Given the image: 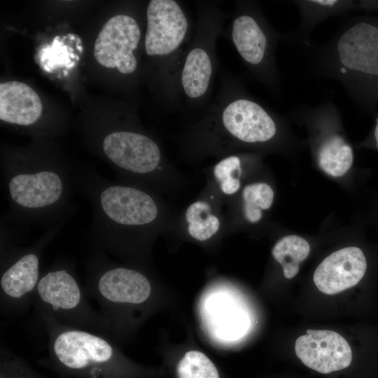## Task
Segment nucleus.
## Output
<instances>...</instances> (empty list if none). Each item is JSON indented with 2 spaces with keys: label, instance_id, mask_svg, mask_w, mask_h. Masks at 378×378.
Masks as SVG:
<instances>
[{
  "label": "nucleus",
  "instance_id": "obj_22",
  "mask_svg": "<svg viewBox=\"0 0 378 378\" xmlns=\"http://www.w3.org/2000/svg\"><path fill=\"white\" fill-rule=\"evenodd\" d=\"M274 200V191L265 183H254L242 191L243 211L250 223H257L262 218V211L270 209Z\"/></svg>",
  "mask_w": 378,
  "mask_h": 378
},
{
  "label": "nucleus",
  "instance_id": "obj_2",
  "mask_svg": "<svg viewBox=\"0 0 378 378\" xmlns=\"http://www.w3.org/2000/svg\"><path fill=\"white\" fill-rule=\"evenodd\" d=\"M311 74L340 83L365 112L378 105V13L344 17L326 43L307 50Z\"/></svg>",
  "mask_w": 378,
  "mask_h": 378
},
{
  "label": "nucleus",
  "instance_id": "obj_4",
  "mask_svg": "<svg viewBox=\"0 0 378 378\" xmlns=\"http://www.w3.org/2000/svg\"><path fill=\"white\" fill-rule=\"evenodd\" d=\"M48 337L47 365L77 378H122L123 358L113 341L102 335L62 323L35 308Z\"/></svg>",
  "mask_w": 378,
  "mask_h": 378
},
{
  "label": "nucleus",
  "instance_id": "obj_25",
  "mask_svg": "<svg viewBox=\"0 0 378 378\" xmlns=\"http://www.w3.org/2000/svg\"><path fill=\"white\" fill-rule=\"evenodd\" d=\"M0 378H46L34 371L4 344L0 348Z\"/></svg>",
  "mask_w": 378,
  "mask_h": 378
},
{
  "label": "nucleus",
  "instance_id": "obj_11",
  "mask_svg": "<svg viewBox=\"0 0 378 378\" xmlns=\"http://www.w3.org/2000/svg\"><path fill=\"white\" fill-rule=\"evenodd\" d=\"M146 15V53L162 56L173 52L182 43L188 26L179 5L173 0H152Z\"/></svg>",
  "mask_w": 378,
  "mask_h": 378
},
{
  "label": "nucleus",
  "instance_id": "obj_16",
  "mask_svg": "<svg viewBox=\"0 0 378 378\" xmlns=\"http://www.w3.org/2000/svg\"><path fill=\"white\" fill-rule=\"evenodd\" d=\"M43 111L38 94L28 85L17 81L0 84V119L18 126L34 125Z\"/></svg>",
  "mask_w": 378,
  "mask_h": 378
},
{
  "label": "nucleus",
  "instance_id": "obj_8",
  "mask_svg": "<svg viewBox=\"0 0 378 378\" xmlns=\"http://www.w3.org/2000/svg\"><path fill=\"white\" fill-rule=\"evenodd\" d=\"M100 148L122 182L148 188L162 184V154L150 136L135 131L113 130L103 136Z\"/></svg>",
  "mask_w": 378,
  "mask_h": 378
},
{
  "label": "nucleus",
  "instance_id": "obj_9",
  "mask_svg": "<svg viewBox=\"0 0 378 378\" xmlns=\"http://www.w3.org/2000/svg\"><path fill=\"white\" fill-rule=\"evenodd\" d=\"M141 31L136 20L119 14L110 18L100 30L94 46L97 62L106 68H116L123 74L137 66L133 50L137 48Z\"/></svg>",
  "mask_w": 378,
  "mask_h": 378
},
{
  "label": "nucleus",
  "instance_id": "obj_10",
  "mask_svg": "<svg viewBox=\"0 0 378 378\" xmlns=\"http://www.w3.org/2000/svg\"><path fill=\"white\" fill-rule=\"evenodd\" d=\"M222 122L231 136L250 144L274 140L280 127V120L260 104L246 97L230 103L223 112Z\"/></svg>",
  "mask_w": 378,
  "mask_h": 378
},
{
  "label": "nucleus",
  "instance_id": "obj_18",
  "mask_svg": "<svg viewBox=\"0 0 378 378\" xmlns=\"http://www.w3.org/2000/svg\"><path fill=\"white\" fill-rule=\"evenodd\" d=\"M211 72V62L207 52L200 48L192 49L186 57L181 76L186 94L190 98L204 94L208 88Z\"/></svg>",
  "mask_w": 378,
  "mask_h": 378
},
{
  "label": "nucleus",
  "instance_id": "obj_3",
  "mask_svg": "<svg viewBox=\"0 0 378 378\" xmlns=\"http://www.w3.org/2000/svg\"><path fill=\"white\" fill-rule=\"evenodd\" d=\"M8 210L6 220L48 227L69 218L75 170L59 159L18 154L3 160Z\"/></svg>",
  "mask_w": 378,
  "mask_h": 378
},
{
  "label": "nucleus",
  "instance_id": "obj_7",
  "mask_svg": "<svg viewBox=\"0 0 378 378\" xmlns=\"http://www.w3.org/2000/svg\"><path fill=\"white\" fill-rule=\"evenodd\" d=\"M69 218L48 227L32 245L18 246L5 221L1 222L0 307L5 316L18 315L32 304L38 283L42 252Z\"/></svg>",
  "mask_w": 378,
  "mask_h": 378
},
{
  "label": "nucleus",
  "instance_id": "obj_20",
  "mask_svg": "<svg viewBox=\"0 0 378 378\" xmlns=\"http://www.w3.org/2000/svg\"><path fill=\"white\" fill-rule=\"evenodd\" d=\"M185 220L189 235L200 241L211 239L220 227V220L212 212L211 204L202 200L195 201L188 206Z\"/></svg>",
  "mask_w": 378,
  "mask_h": 378
},
{
  "label": "nucleus",
  "instance_id": "obj_23",
  "mask_svg": "<svg viewBox=\"0 0 378 378\" xmlns=\"http://www.w3.org/2000/svg\"><path fill=\"white\" fill-rule=\"evenodd\" d=\"M176 372L178 378H220L212 361L198 351L186 352L178 363Z\"/></svg>",
  "mask_w": 378,
  "mask_h": 378
},
{
  "label": "nucleus",
  "instance_id": "obj_5",
  "mask_svg": "<svg viewBox=\"0 0 378 378\" xmlns=\"http://www.w3.org/2000/svg\"><path fill=\"white\" fill-rule=\"evenodd\" d=\"M84 290L98 303L114 340L124 310L145 304L151 296L152 285L138 270L116 264L105 253L92 251L87 260Z\"/></svg>",
  "mask_w": 378,
  "mask_h": 378
},
{
  "label": "nucleus",
  "instance_id": "obj_1",
  "mask_svg": "<svg viewBox=\"0 0 378 378\" xmlns=\"http://www.w3.org/2000/svg\"><path fill=\"white\" fill-rule=\"evenodd\" d=\"M75 186L90 203L92 251L128 258L161 229L163 208L150 188L112 182L91 169L75 170Z\"/></svg>",
  "mask_w": 378,
  "mask_h": 378
},
{
  "label": "nucleus",
  "instance_id": "obj_14",
  "mask_svg": "<svg viewBox=\"0 0 378 378\" xmlns=\"http://www.w3.org/2000/svg\"><path fill=\"white\" fill-rule=\"evenodd\" d=\"M232 38L239 54L248 64L265 69L274 80L278 78L272 50L279 36L271 35L256 16L244 13L233 22Z\"/></svg>",
  "mask_w": 378,
  "mask_h": 378
},
{
  "label": "nucleus",
  "instance_id": "obj_19",
  "mask_svg": "<svg viewBox=\"0 0 378 378\" xmlns=\"http://www.w3.org/2000/svg\"><path fill=\"white\" fill-rule=\"evenodd\" d=\"M213 326L217 335L226 340H234L246 330L248 320L245 312L222 298H216L209 304Z\"/></svg>",
  "mask_w": 378,
  "mask_h": 378
},
{
  "label": "nucleus",
  "instance_id": "obj_21",
  "mask_svg": "<svg viewBox=\"0 0 378 378\" xmlns=\"http://www.w3.org/2000/svg\"><path fill=\"white\" fill-rule=\"evenodd\" d=\"M310 251L309 243L297 235H288L279 239L272 248L274 258L281 265L286 279L293 278L298 272L300 262Z\"/></svg>",
  "mask_w": 378,
  "mask_h": 378
},
{
  "label": "nucleus",
  "instance_id": "obj_13",
  "mask_svg": "<svg viewBox=\"0 0 378 378\" xmlns=\"http://www.w3.org/2000/svg\"><path fill=\"white\" fill-rule=\"evenodd\" d=\"M368 269L364 251L357 246H349L326 257L316 269L313 280L322 293L336 294L359 284Z\"/></svg>",
  "mask_w": 378,
  "mask_h": 378
},
{
  "label": "nucleus",
  "instance_id": "obj_17",
  "mask_svg": "<svg viewBox=\"0 0 378 378\" xmlns=\"http://www.w3.org/2000/svg\"><path fill=\"white\" fill-rule=\"evenodd\" d=\"M300 15V24L294 31L284 38L290 43L306 48L312 44L310 35L323 21L334 16H344L353 10H359V1L354 0H296L292 1Z\"/></svg>",
  "mask_w": 378,
  "mask_h": 378
},
{
  "label": "nucleus",
  "instance_id": "obj_6",
  "mask_svg": "<svg viewBox=\"0 0 378 378\" xmlns=\"http://www.w3.org/2000/svg\"><path fill=\"white\" fill-rule=\"evenodd\" d=\"M32 304L62 323L102 335L113 341L108 323L90 305L73 265L66 261L55 262L41 274Z\"/></svg>",
  "mask_w": 378,
  "mask_h": 378
},
{
  "label": "nucleus",
  "instance_id": "obj_15",
  "mask_svg": "<svg viewBox=\"0 0 378 378\" xmlns=\"http://www.w3.org/2000/svg\"><path fill=\"white\" fill-rule=\"evenodd\" d=\"M314 133L315 155L319 167L326 174L343 176L353 164L354 152L341 130V120L325 118L311 129Z\"/></svg>",
  "mask_w": 378,
  "mask_h": 378
},
{
  "label": "nucleus",
  "instance_id": "obj_12",
  "mask_svg": "<svg viewBox=\"0 0 378 378\" xmlns=\"http://www.w3.org/2000/svg\"><path fill=\"white\" fill-rule=\"evenodd\" d=\"M307 335L295 342L297 356L308 368L328 374L347 368L352 360V351L339 333L328 330H307Z\"/></svg>",
  "mask_w": 378,
  "mask_h": 378
},
{
  "label": "nucleus",
  "instance_id": "obj_24",
  "mask_svg": "<svg viewBox=\"0 0 378 378\" xmlns=\"http://www.w3.org/2000/svg\"><path fill=\"white\" fill-rule=\"evenodd\" d=\"M241 174V160L236 155L223 158L213 169L214 177L220 190L225 195H232L240 189Z\"/></svg>",
  "mask_w": 378,
  "mask_h": 378
}]
</instances>
